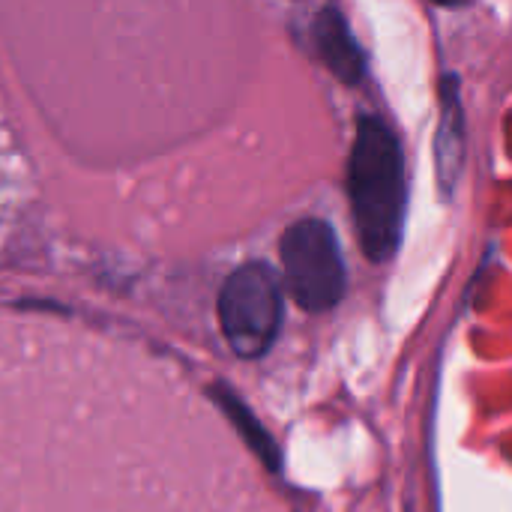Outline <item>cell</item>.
<instances>
[{"mask_svg":"<svg viewBox=\"0 0 512 512\" xmlns=\"http://www.w3.org/2000/svg\"><path fill=\"white\" fill-rule=\"evenodd\" d=\"M312 42L324 66L345 84H357L363 78L366 60L360 45L354 42L348 21L342 18L339 9H321L312 21Z\"/></svg>","mask_w":512,"mask_h":512,"instance_id":"obj_4","label":"cell"},{"mask_svg":"<svg viewBox=\"0 0 512 512\" xmlns=\"http://www.w3.org/2000/svg\"><path fill=\"white\" fill-rule=\"evenodd\" d=\"M219 321L231 351L258 360L273 345L282 324V288L264 261L237 267L219 294Z\"/></svg>","mask_w":512,"mask_h":512,"instance_id":"obj_2","label":"cell"},{"mask_svg":"<svg viewBox=\"0 0 512 512\" xmlns=\"http://www.w3.org/2000/svg\"><path fill=\"white\" fill-rule=\"evenodd\" d=\"M282 273L306 312H327L345 294V261L336 231L324 219H300L282 234Z\"/></svg>","mask_w":512,"mask_h":512,"instance_id":"obj_3","label":"cell"},{"mask_svg":"<svg viewBox=\"0 0 512 512\" xmlns=\"http://www.w3.org/2000/svg\"><path fill=\"white\" fill-rule=\"evenodd\" d=\"M348 189L363 252L384 264L393 258L405 228V156L381 117L363 114L351 147Z\"/></svg>","mask_w":512,"mask_h":512,"instance_id":"obj_1","label":"cell"},{"mask_svg":"<svg viewBox=\"0 0 512 512\" xmlns=\"http://www.w3.org/2000/svg\"><path fill=\"white\" fill-rule=\"evenodd\" d=\"M465 129H462V108L456 99V78H447L444 84V114L438 129V180L444 186V195H453L459 180V165L465 156Z\"/></svg>","mask_w":512,"mask_h":512,"instance_id":"obj_5","label":"cell"}]
</instances>
